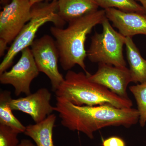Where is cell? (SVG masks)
<instances>
[{"label": "cell", "mask_w": 146, "mask_h": 146, "mask_svg": "<svg viewBox=\"0 0 146 146\" xmlns=\"http://www.w3.org/2000/svg\"><path fill=\"white\" fill-rule=\"evenodd\" d=\"M56 117L51 114L42 121L26 127L24 134L30 137L36 146H54L53 131Z\"/></svg>", "instance_id": "4fadbf2b"}, {"label": "cell", "mask_w": 146, "mask_h": 146, "mask_svg": "<svg viewBox=\"0 0 146 146\" xmlns=\"http://www.w3.org/2000/svg\"><path fill=\"white\" fill-rule=\"evenodd\" d=\"M52 94L46 88H42L27 96L11 100L10 106L13 110L20 111L29 115L34 121H42L54 111L51 105Z\"/></svg>", "instance_id": "30bf717a"}, {"label": "cell", "mask_w": 146, "mask_h": 146, "mask_svg": "<svg viewBox=\"0 0 146 146\" xmlns=\"http://www.w3.org/2000/svg\"><path fill=\"white\" fill-rule=\"evenodd\" d=\"M127 58L132 82H146V60L142 56L132 37H126Z\"/></svg>", "instance_id": "5bb4252c"}, {"label": "cell", "mask_w": 146, "mask_h": 146, "mask_svg": "<svg viewBox=\"0 0 146 146\" xmlns=\"http://www.w3.org/2000/svg\"><path fill=\"white\" fill-rule=\"evenodd\" d=\"M99 7L103 9L115 8L126 12L145 14L143 7L136 0H94Z\"/></svg>", "instance_id": "2e32d148"}, {"label": "cell", "mask_w": 146, "mask_h": 146, "mask_svg": "<svg viewBox=\"0 0 146 146\" xmlns=\"http://www.w3.org/2000/svg\"><path fill=\"white\" fill-rule=\"evenodd\" d=\"M106 16L125 37L143 35L146 36V15L126 12L115 8L104 9Z\"/></svg>", "instance_id": "8fae6325"}, {"label": "cell", "mask_w": 146, "mask_h": 146, "mask_svg": "<svg viewBox=\"0 0 146 146\" xmlns=\"http://www.w3.org/2000/svg\"><path fill=\"white\" fill-rule=\"evenodd\" d=\"M58 1V0H30V1L31 5L33 6L35 5L36 4L42 3L43 1Z\"/></svg>", "instance_id": "44dd1931"}, {"label": "cell", "mask_w": 146, "mask_h": 146, "mask_svg": "<svg viewBox=\"0 0 146 146\" xmlns=\"http://www.w3.org/2000/svg\"><path fill=\"white\" fill-rule=\"evenodd\" d=\"M21 53L20 59L10 70L0 74V83L12 85L17 96L31 94V84L39 73L30 48H26Z\"/></svg>", "instance_id": "ba28073f"}, {"label": "cell", "mask_w": 146, "mask_h": 146, "mask_svg": "<svg viewBox=\"0 0 146 146\" xmlns=\"http://www.w3.org/2000/svg\"><path fill=\"white\" fill-rule=\"evenodd\" d=\"M58 14L65 23L98 10L94 0H58Z\"/></svg>", "instance_id": "7c38bea8"}, {"label": "cell", "mask_w": 146, "mask_h": 146, "mask_svg": "<svg viewBox=\"0 0 146 146\" xmlns=\"http://www.w3.org/2000/svg\"><path fill=\"white\" fill-rule=\"evenodd\" d=\"M18 131L0 124V146H18L20 143Z\"/></svg>", "instance_id": "ac0fdd59"}, {"label": "cell", "mask_w": 146, "mask_h": 146, "mask_svg": "<svg viewBox=\"0 0 146 146\" xmlns=\"http://www.w3.org/2000/svg\"><path fill=\"white\" fill-rule=\"evenodd\" d=\"M33 6L30 0H11L0 13V56L30 20Z\"/></svg>", "instance_id": "8992f818"}, {"label": "cell", "mask_w": 146, "mask_h": 146, "mask_svg": "<svg viewBox=\"0 0 146 146\" xmlns=\"http://www.w3.org/2000/svg\"><path fill=\"white\" fill-rule=\"evenodd\" d=\"M56 96L63 98L76 105H109L119 108H130L133 103L124 98L101 85L89 80L82 72L69 70L64 80L55 92Z\"/></svg>", "instance_id": "3957f363"}, {"label": "cell", "mask_w": 146, "mask_h": 146, "mask_svg": "<svg viewBox=\"0 0 146 146\" xmlns=\"http://www.w3.org/2000/svg\"><path fill=\"white\" fill-rule=\"evenodd\" d=\"M129 89L137 103L140 125L144 127L146 123V82L130 86Z\"/></svg>", "instance_id": "e0dca14e"}, {"label": "cell", "mask_w": 146, "mask_h": 146, "mask_svg": "<svg viewBox=\"0 0 146 146\" xmlns=\"http://www.w3.org/2000/svg\"><path fill=\"white\" fill-rule=\"evenodd\" d=\"M31 50L39 72L44 74L49 79L53 91L55 92L64 80L58 70L59 53L52 36L45 35L35 39Z\"/></svg>", "instance_id": "52a82bcc"}, {"label": "cell", "mask_w": 146, "mask_h": 146, "mask_svg": "<svg viewBox=\"0 0 146 146\" xmlns=\"http://www.w3.org/2000/svg\"><path fill=\"white\" fill-rule=\"evenodd\" d=\"M11 0H0L1 3L2 4H7L8 3L10 2Z\"/></svg>", "instance_id": "603a6c76"}, {"label": "cell", "mask_w": 146, "mask_h": 146, "mask_svg": "<svg viewBox=\"0 0 146 146\" xmlns=\"http://www.w3.org/2000/svg\"><path fill=\"white\" fill-rule=\"evenodd\" d=\"M56 101L54 111L58 113L61 125L72 131L82 132L91 139L94 132L103 128H129L139 120L138 110L132 108H119L109 105L80 106L60 97H56Z\"/></svg>", "instance_id": "6da1fadb"}, {"label": "cell", "mask_w": 146, "mask_h": 146, "mask_svg": "<svg viewBox=\"0 0 146 146\" xmlns=\"http://www.w3.org/2000/svg\"><path fill=\"white\" fill-rule=\"evenodd\" d=\"M18 146H36L31 141L27 139H23Z\"/></svg>", "instance_id": "ffe728a7"}, {"label": "cell", "mask_w": 146, "mask_h": 146, "mask_svg": "<svg viewBox=\"0 0 146 146\" xmlns=\"http://www.w3.org/2000/svg\"><path fill=\"white\" fill-rule=\"evenodd\" d=\"M101 25L102 32H96L91 37V44L87 51L88 59L93 63L127 68L123 54L126 37L113 28L106 16Z\"/></svg>", "instance_id": "5b68a950"}, {"label": "cell", "mask_w": 146, "mask_h": 146, "mask_svg": "<svg viewBox=\"0 0 146 146\" xmlns=\"http://www.w3.org/2000/svg\"><path fill=\"white\" fill-rule=\"evenodd\" d=\"M105 17L104 9L98 10L70 21L66 28L51 27L50 31L55 41L63 70H70L77 65L86 74H90L84 63L87 57L85 42L93 29L102 24Z\"/></svg>", "instance_id": "7a4b0ae2"}, {"label": "cell", "mask_w": 146, "mask_h": 146, "mask_svg": "<svg viewBox=\"0 0 146 146\" xmlns=\"http://www.w3.org/2000/svg\"><path fill=\"white\" fill-rule=\"evenodd\" d=\"M41 3L33 6L30 20L11 43L0 64V74L10 68L17 54L31 46L41 27L49 22L52 23L58 27L63 28L65 25L66 23L58 14L57 1Z\"/></svg>", "instance_id": "277c9868"}, {"label": "cell", "mask_w": 146, "mask_h": 146, "mask_svg": "<svg viewBox=\"0 0 146 146\" xmlns=\"http://www.w3.org/2000/svg\"><path fill=\"white\" fill-rule=\"evenodd\" d=\"M95 74L87 75L89 80L106 87L119 96L128 99L127 89L132 82L129 69L104 63H98Z\"/></svg>", "instance_id": "9c48e42d"}, {"label": "cell", "mask_w": 146, "mask_h": 146, "mask_svg": "<svg viewBox=\"0 0 146 146\" xmlns=\"http://www.w3.org/2000/svg\"><path fill=\"white\" fill-rule=\"evenodd\" d=\"M136 1H138L141 3V5L143 7L146 15V0H136Z\"/></svg>", "instance_id": "7402d4cb"}, {"label": "cell", "mask_w": 146, "mask_h": 146, "mask_svg": "<svg viewBox=\"0 0 146 146\" xmlns=\"http://www.w3.org/2000/svg\"><path fill=\"white\" fill-rule=\"evenodd\" d=\"M103 146H125V143L123 139L117 137L112 136L105 139L102 143Z\"/></svg>", "instance_id": "d6986e66"}, {"label": "cell", "mask_w": 146, "mask_h": 146, "mask_svg": "<svg viewBox=\"0 0 146 146\" xmlns=\"http://www.w3.org/2000/svg\"><path fill=\"white\" fill-rule=\"evenodd\" d=\"M11 93L9 91H1L0 93V124L8 126L18 131L20 133H24L25 126L13 115L10 106L12 100Z\"/></svg>", "instance_id": "9a60e30c"}]
</instances>
